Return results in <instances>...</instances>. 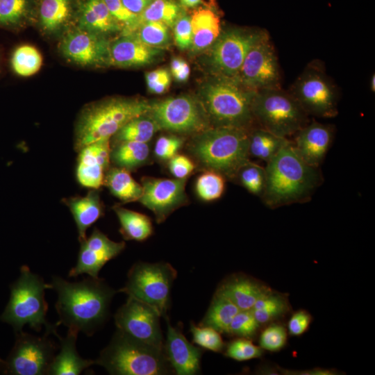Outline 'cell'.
<instances>
[{"label":"cell","instance_id":"obj_1","mask_svg":"<svg viewBox=\"0 0 375 375\" xmlns=\"http://www.w3.org/2000/svg\"><path fill=\"white\" fill-rule=\"evenodd\" d=\"M49 284L58 296L56 326L63 324L87 335L93 334L105 322L111 301L118 292L99 277L69 282L54 276Z\"/></svg>","mask_w":375,"mask_h":375},{"label":"cell","instance_id":"obj_2","mask_svg":"<svg viewBox=\"0 0 375 375\" xmlns=\"http://www.w3.org/2000/svg\"><path fill=\"white\" fill-rule=\"evenodd\" d=\"M265 185L261 199L269 208L306 202L322 183L319 167L306 163L292 140L267 162Z\"/></svg>","mask_w":375,"mask_h":375},{"label":"cell","instance_id":"obj_3","mask_svg":"<svg viewBox=\"0 0 375 375\" xmlns=\"http://www.w3.org/2000/svg\"><path fill=\"white\" fill-rule=\"evenodd\" d=\"M256 93L236 77L213 75L200 88L199 100L212 126L250 130Z\"/></svg>","mask_w":375,"mask_h":375},{"label":"cell","instance_id":"obj_4","mask_svg":"<svg viewBox=\"0 0 375 375\" xmlns=\"http://www.w3.org/2000/svg\"><path fill=\"white\" fill-rule=\"evenodd\" d=\"M249 130L212 126L199 133L190 150L204 167L235 179L238 170L249 160Z\"/></svg>","mask_w":375,"mask_h":375},{"label":"cell","instance_id":"obj_5","mask_svg":"<svg viewBox=\"0 0 375 375\" xmlns=\"http://www.w3.org/2000/svg\"><path fill=\"white\" fill-rule=\"evenodd\" d=\"M149 102L137 98H110L86 106L75 126L74 150L110 139L132 119L147 113Z\"/></svg>","mask_w":375,"mask_h":375},{"label":"cell","instance_id":"obj_6","mask_svg":"<svg viewBox=\"0 0 375 375\" xmlns=\"http://www.w3.org/2000/svg\"><path fill=\"white\" fill-rule=\"evenodd\" d=\"M94 364L113 375H167L174 372L164 349L136 340L118 330Z\"/></svg>","mask_w":375,"mask_h":375},{"label":"cell","instance_id":"obj_7","mask_svg":"<svg viewBox=\"0 0 375 375\" xmlns=\"http://www.w3.org/2000/svg\"><path fill=\"white\" fill-rule=\"evenodd\" d=\"M50 284L33 273L26 265L21 268L20 276L11 288L9 302L2 315V319L21 330L28 324L36 331L44 326L45 333L57 336L56 327L47 320L48 304L44 291Z\"/></svg>","mask_w":375,"mask_h":375},{"label":"cell","instance_id":"obj_8","mask_svg":"<svg viewBox=\"0 0 375 375\" xmlns=\"http://www.w3.org/2000/svg\"><path fill=\"white\" fill-rule=\"evenodd\" d=\"M254 121L272 133L288 138L308 122V115L281 88L257 91L252 103Z\"/></svg>","mask_w":375,"mask_h":375},{"label":"cell","instance_id":"obj_9","mask_svg":"<svg viewBox=\"0 0 375 375\" xmlns=\"http://www.w3.org/2000/svg\"><path fill=\"white\" fill-rule=\"evenodd\" d=\"M176 270L168 262H138L129 269L127 280L118 292H123L153 307L167 317Z\"/></svg>","mask_w":375,"mask_h":375},{"label":"cell","instance_id":"obj_10","mask_svg":"<svg viewBox=\"0 0 375 375\" xmlns=\"http://www.w3.org/2000/svg\"><path fill=\"white\" fill-rule=\"evenodd\" d=\"M308 114L332 118L338 114V90L318 60L308 64L288 91Z\"/></svg>","mask_w":375,"mask_h":375},{"label":"cell","instance_id":"obj_11","mask_svg":"<svg viewBox=\"0 0 375 375\" xmlns=\"http://www.w3.org/2000/svg\"><path fill=\"white\" fill-rule=\"evenodd\" d=\"M147 114L160 130L177 133H201L212 126L199 99L180 95L149 102Z\"/></svg>","mask_w":375,"mask_h":375},{"label":"cell","instance_id":"obj_12","mask_svg":"<svg viewBox=\"0 0 375 375\" xmlns=\"http://www.w3.org/2000/svg\"><path fill=\"white\" fill-rule=\"evenodd\" d=\"M267 34L261 28H232L222 31L209 48L208 61L212 74L236 77L249 51Z\"/></svg>","mask_w":375,"mask_h":375},{"label":"cell","instance_id":"obj_13","mask_svg":"<svg viewBox=\"0 0 375 375\" xmlns=\"http://www.w3.org/2000/svg\"><path fill=\"white\" fill-rule=\"evenodd\" d=\"M236 78L256 92L281 88L280 65L269 33L249 51Z\"/></svg>","mask_w":375,"mask_h":375},{"label":"cell","instance_id":"obj_14","mask_svg":"<svg viewBox=\"0 0 375 375\" xmlns=\"http://www.w3.org/2000/svg\"><path fill=\"white\" fill-rule=\"evenodd\" d=\"M160 315L150 305L128 297L115 314L117 330L140 342L164 349Z\"/></svg>","mask_w":375,"mask_h":375},{"label":"cell","instance_id":"obj_15","mask_svg":"<svg viewBox=\"0 0 375 375\" xmlns=\"http://www.w3.org/2000/svg\"><path fill=\"white\" fill-rule=\"evenodd\" d=\"M45 333L43 337L21 333L10 356L8 368L15 375L47 374L56 347Z\"/></svg>","mask_w":375,"mask_h":375},{"label":"cell","instance_id":"obj_16","mask_svg":"<svg viewBox=\"0 0 375 375\" xmlns=\"http://www.w3.org/2000/svg\"><path fill=\"white\" fill-rule=\"evenodd\" d=\"M185 178H142V194L139 199L154 214L157 223L164 222L176 209L187 203Z\"/></svg>","mask_w":375,"mask_h":375},{"label":"cell","instance_id":"obj_17","mask_svg":"<svg viewBox=\"0 0 375 375\" xmlns=\"http://www.w3.org/2000/svg\"><path fill=\"white\" fill-rule=\"evenodd\" d=\"M124 242H115L94 228L90 235L80 242L76 265L69 272V276L81 274L98 278L106 262L117 257L125 249Z\"/></svg>","mask_w":375,"mask_h":375},{"label":"cell","instance_id":"obj_18","mask_svg":"<svg viewBox=\"0 0 375 375\" xmlns=\"http://www.w3.org/2000/svg\"><path fill=\"white\" fill-rule=\"evenodd\" d=\"M108 41L104 35L78 28L62 40L60 49L69 60L81 66L108 65Z\"/></svg>","mask_w":375,"mask_h":375},{"label":"cell","instance_id":"obj_19","mask_svg":"<svg viewBox=\"0 0 375 375\" xmlns=\"http://www.w3.org/2000/svg\"><path fill=\"white\" fill-rule=\"evenodd\" d=\"M110 139H103L89 144L78 153L76 176L78 183L90 189H99L110 161Z\"/></svg>","mask_w":375,"mask_h":375},{"label":"cell","instance_id":"obj_20","mask_svg":"<svg viewBox=\"0 0 375 375\" xmlns=\"http://www.w3.org/2000/svg\"><path fill=\"white\" fill-rule=\"evenodd\" d=\"M164 351L174 372L177 375H194L200 372L202 351L188 341L181 328L173 326L169 318Z\"/></svg>","mask_w":375,"mask_h":375},{"label":"cell","instance_id":"obj_21","mask_svg":"<svg viewBox=\"0 0 375 375\" xmlns=\"http://www.w3.org/2000/svg\"><path fill=\"white\" fill-rule=\"evenodd\" d=\"M294 135L292 142L300 157L308 165L319 167L332 144L333 126L312 121Z\"/></svg>","mask_w":375,"mask_h":375},{"label":"cell","instance_id":"obj_22","mask_svg":"<svg viewBox=\"0 0 375 375\" xmlns=\"http://www.w3.org/2000/svg\"><path fill=\"white\" fill-rule=\"evenodd\" d=\"M162 49L148 46L133 34L123 35L110 42L108 65L122 68L141 67L153 63Z\"/></svg>","mask_w":375,"mask_h":375},{"label":"cell","instance_id":"obj_23","mask_svg":"<svg viewBox=\"0 0 375 375\" xmlns=\"http://www.w3.org/2000/svg\"><path fill=\"white\" fill-rule=\"evenodd\" d=\"M266 284L242 274L226 278L216 292L230 299L240 310H251L256 301L270 292Z\"/></svg>","mask_w":375,"mask_h":375},{"label":"cell","instance_id":"obj_24","mask_svg":"<svg viewBox=\"0 0 375 375\" xmlns=\"http://www.w3.org/2000/svg\"><path fill=\"white\" fill-rule=\"evenodd\" d=\"M79 331L68 328L65 338L60 340V352L55 356L48 370L49 375H78L94 365V360L81 358L76 350V342Z\"/></svg>","mask_w":375,"mask_h":375},{"label":"cell","instance_id":"obj_25","mask_svg":"<svg viewBox=\"0 0 375 375\" xmlns=\"http://www.w3.org/2000/svg\"><path fill=\"white\" fill-rule=\"evenodd\" d=\"M62 201L74 217L81 242L87 238V230L103 215L104 208L98 189H91L83 197L64 198Z\"/></svg>","mask_w":375,"mask_h":375},{"label":"cell","instance_id":"obj_26","mask_svg":"<svg viewBox=\"0 0 375 375\" xmlns=\"http://www.w3.org/2000/svg\"><path fill=\"white\" fill-rule=\"evenodd\" d=\"M191 17V51L197 53L209 49L217 40L222 30L220 18L212 8L197 9Z\"/></svg>","mask_w":375,"mask_h":375},{"label":"cell","instance_id":"obj_27","mask_svg":"<svg viewBox=\"0 0 375 375\" xmlns=\"http://www.w3.org/2000/svg\"><path fill=\"white\" fill-rule=\"evenodd\" d=\"M79 28L101 35L122 31L103 0H85L80 8Z\"/></svg>","mask_w":375,"mask_h":375},{"label":"cell","instance_id":"obj_28","mask_svg":"<svg viewBox=\"0 0 375 375\" xmlns=\"http://www.w3.org/2000/svg\"><path fill=\"white\" fill-rule=\"evenodd\" d=\"M103 185L123 203L139 201L142 194V185L132 177L130 171L122 167L109 168L105 174Z\"/></svg>","mask_w":375,"mask_h":375},{"label":"cell","instance_id":"obj_29","mask_svg":"<svg viewBox=\"0 0 375 375\" xmlns=\"http://www.w3.org/2000/svg\"><path fill=\"white\" fill-rule=\"evenodd\" d=\"M113 210L120 224L119 231L125 240L142 242L152 235V223L146 215L120 206H115Z\"/></svg>","mask_w":375,"mask_h":375},{"label":"cell","instance_id":"obj_30","mask_svg":"<svg viewBox=\"0 0 375 375\" xmlns=\"http://www.w3.org/2000/svg\"><path fill=\"white\" fill-rule=\"evenodd\" d=\"M240 310L230 299L215 292L199 325L211 327L220 333L228 334L230 324Z\"/></svg>","mask_w":375,"mask_h":375},{"label":"cell","instance_id":"obj_31","mask_svg":"<svg viewBox=\"0 0 375 375\" xmlns=\"http://www.w3.org/2000/svg\"><path fill=\"white\" fill-rule=\"evenodd\" d=\"M290 141L261 127L249 130V153L267 162Z\"/></svg>","mask_w":375,"mask_h":375},{"label":"cell","instance_id":"obj_32","mask_svg":"<svg viewBox=\"0 0 375 375\" xmlns=\"http://www.w3.org/2000/svg\"><path fill=\"white\" fill-rule=\"evenodd\" d=\"M73 13L72 0H41L40 22L47 33L60 30L70 19Z\"/></svg>","mask_w":375,"mask_h":375},{"label":"cell","instance_id":"obj_33","mask_svg":"<svg viewBox=\"0 0 375 375\" xmlns=\"http://www.w3.org/2000/svg\"><path fill=\"white\" fill-rule=\"evenodd\" d=\"M290 308L287 295L272 290L256 301L251 311L261 325L273 322L285 315Z\"/></svg>","mask_w":375,"mask_h":375},{"label":"cell","instance_id":"obj_34","mask_svg":"<svg viewBox=\"0 0 375 375\" xmlns=\"http://www.w3.org/2000/svg\"><path fill=\"white\" fill-rule=\"evenodd\" d=\"M149 156L147 143L138 142H121L115 143L111 149L110 160L116 167L128 171L144 164Z\"/></svg>","mask_w":375,"mask_h":375},{"label":"cell","instance_id":"obj_35","mask_svg":"<svg viewBox=\"0 0 375 375\" xmlns=\"http://www.w3.org/2000/svg\"><path fill=\"white\" fill-rule=\"evenodd\" d=\"M184 11V8L176 0H153L138 15L134 31L141 24L147 22H161L172 28L176 19Z\"/></svg>","mask_w":375,"mask_h":375},{"label":"cell","instance_id":"obj_36","mask_svg":"<svg viewBox=\"0 0 375 375\" xmlns=\"http://www.w3.org/2000/svg\"><path fill=\"white\" fill-rule=\"evenodd\" d=\"M160 128L147 114L135 117L123 126L113 136L115 143L138 142L147 143Z\"/></svg>","mask_w":375,"mask_h":375},{"label":"cell","instance_id":"obj_37","mask_svg":"<svg viewBox=\"0 0 375 375\" xmlns=\"http://www.w3.org/2000/svg\"><path fill=\"white\" fill-rule=\"evenodd\" d=\"M42 65V57L33 46L24 44L18 47L11 58V65L15 74L27 77L36 74Z\"/></svg>","mask_w":375,"mask_h":375},{"label":"cell","instance_id":"obj_38","mask_svg":"<svg viewBox=\"0 0 375 375\" xmlns=\"http://www.w3.org/2000/svg\"><path fill=\"white\" fill-rule=\"evenodd\" d=\"M169 29L163 22H147L138 26L132 34L145 44L162 49L170 44Z\"/></svg>","mask_w":375,"mask_h":375},{"label":"cell","instance_id":"obj_39","mask_svg":"<svg viewBox=\"0 0 375 375\" xmlns=\"http://www.w3.org/2000/svg\"><path fill=\"white\" fill-rule=\"evenodd\" d=\"M235 178L249 192L261 197L265 185V167L249 160L238 170Z\"/></svg>","mask_w":375,"mask_h":375},{"label":"cell","instance_id":"obj_40","mask_svg":"<svg viewBox=\"0 0 375 375\" xmlns=\"http://www.w3.org/2000/svg\"><path fill=\"white\" fill-rule=\"evenodd\" d=\"M225 189L224 176L208 170L201 174L196 181V190L199 197L206 201H212L222 197Z\"/></svg>","mask_w":375,"mask_h":375},{"label":"cell","instance_id":"obj_41","mask_svg":"<svg viewBox=\"0 0 375 375\" xmlns=\"http://www.w3.org/2000/svg\"><path fill=\"white\" fill-rule=\"evenodd\" d=\"M190 332L192 342L204 349L220 352L225 347L220 333L211 327L197 326L192 322Z\"/></svg>","mask_w":375,"mask_h":375},{"label":"cell","instance_id":"obj_42","mask_svg":"<svg viewBox=\"0 0 375 375\" xmlns=\"http://www.w3.org/2000/svg\"><path fill=\"white\" fill-rule=\"evenodd\" d=\"M260 327L251 310H240L230 324L228 335L250 339Z\"/></svg>","mask_w":375,"mask_h":375},{"label":"cell","instance_id":"obj_43","mask_svg":"<svg viewBox=\"0 0 375 375\" xmlns=\"http://www.w3.org/2000/svg\"><path fill=\"white\" fill-rule=\"evenodd\" d=\"M28 0H0V25L13 26L26 15Z\"/></svg>","mask_w":375,"mask_h":375},{"label":"cell","instance_id":"obj_44","mask_svg":"<svg viewBox=\"0 0 375 375\" xmlns=\"http://www.w3.org/2000/svg\"><path fill=\"white\" fill-rule=\"evenodd\" d=\"M262 350L249 339L239 338L227 345L225 355L237 361H246L260 357Z\"/></svg>","mask_w":375,"mask_h":375},{"label":"cell","instance_id":"obj_45","mask_svg":"<svg viewBox=\"0 0 375 375\" xmlns=\"http://www.w3.org/2000/svg\"><path fill=\"white\" fill-rule=\"evenodd\" d=\"M286 342L285 328L278 324H271L262 332L259 347L269 351H278L285 347Z\"/></svg>","mask_w":375,"mask_h":375},{"label":"cell","instance_id":"obj_46","mask_svg":"<svg viewBox=\"0 0 375 375\" xmlns=\"http://www.w3.org/2000/svg\"><path fill=\"white\" fill-rule=\"evenodd\" d=\"M113 17L122 27V34H131L133 32L138 15L129 11L121 0H103Z\"/></svg>","mask_w":375,"mask_h":375},{"label":"cell","instance_id":"obj_47","mask_svg":"<svg viewBox=\"0 0 375 375\" xmlns=\"http://www.w3.org/2000/svg\"><path fill=\"white\" fill-rule=\"evenodd\" d=\"M172 29L175 44L181 50L190 49L192 36L191 17L185 11L176 19Z\"/></svg>","mask_w":375,"mask_h":375},{"label":"cell","instance_id":"obj_48","mask_svg":"<svg viewBox=\"0 0 375 375\" xmlns=\"http://www.w3.org/2000/svg\"><path fill=\"white\" fill-rule=\"evenodd\" d=\"M172 75L166 68H160L145 74L147 86L150 92L160 94L166 92L171 83Z\"/></svg>","mask_w":375,"mask_h":375},{"label":"cell","instance_id":"obj_49","mask_svg":"<svg viewBox=\"0 0 375 375\" xmlns=\"http://www.w3.org/2000/svg\"><path fill=\"white\" fill-rule=\"evenodd\" d=\"M183 143V140L177 136H161L156 142L155 154L160 159L169 160L177 154Z\"/></svg>","mask_w":375,"mask_h":375},{"label":"cell","instance_id":"obj_50","mask_svg":"<svg viewBox=\"0 0 375 375\" xmlns=\"http://www.w3.org/2000/svg\"><path fill=\"white\" fill-rule=\"evenodd\" d=\"M169 169L171 174L179 179L185 178L194 169V164L188 157L176 154L169 159Z\"/></svg>","mask_w":375,"mask_h":375},{"label":"cell","instance_id":"obj_51","mask_svg":"<svg viewBox=\"0 0 375 375\" xmlns=\"http://www.w3.org/2000/svg\"><path fill=\"white\" fill-rule=\"evenodd\" d=\"M311 322V315L306 310H299L294 312L289 319L288 331L291 335L299 336L308 330Z\"/></svg>","mask_w":375,"mask_h":375},{"label":"cell","instance_id":"obj_52","mask_svg":"<svg viewBox=\"0 0 375 375\" xmlns=\"http://www.w3.org/2000/svg\"><path fill=\"white\" fill-rule=\"evenodd\" d=\"M124 6L131 12L139 15L153 0H121Z\"/></svg>","mask_w":375,"mask_h":375},{"label":"cell","instance_id":"obj_53","mask_svg":"<svg viewBox=\"0 0 375 375\" xmlns=\"http://www.w3.org/2000/svg\"><path fill=\"white\" fill-rule=\"evenodd\" d=\"M190 68L186 61L183 63L181 69L172 76L176 81L185 82L189 78Z\"/></svg>","mask_w":375,"mask_h":375},{"label":"cell","instance_id":"obj_54","mask_svg":"<svg viewBox=\"0 0 375 375\" xmlns=\"http://www.w3.org/2000/svg\"><path fill=\"white\" fill-rule=\"evenodd\" d=\"M202 0H179V3L183 8H194L198 6Z\"/></svg>","mask_w":375,"mask_h":375},{"label":"cell","instance_id":"obj_55","mask_svg":"<svg viewBox=\"0 0 375 375\" xmlns=\"http://www.w3.org/2000/svg\"><path fill=\"white\" fill-rule=\"evenodd\" d=\"M369 88L372 92L375 91V74H373L369 81Z\"/></svg>","mask_w":375,"mask_h":375},{"label":"cell","instance_id":"obj_56","mask_svg":"<svg viewBox=\"0 0 375 375\" xmlns=\"http://www.w3.org/2000/svg\"><path fill=\"white\" fill-rule=\"evenodd\" d=\"M1 364H2V362H1V360H0V366H1Z\"/></svg>","mask_w":375,"mask_h":375}]
</instances>
